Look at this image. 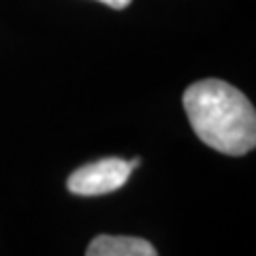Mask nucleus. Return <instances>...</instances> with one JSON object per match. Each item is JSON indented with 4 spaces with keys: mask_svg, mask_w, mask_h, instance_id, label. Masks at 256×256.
<instances>
[{
    "mask_svg": "<svg viewBox=\"0 0 256 256\" xmlns=\"http://www.w3.org/2000/svg\"><path fill=\"white\" fill-rule=\"evenodd\" d=\"M192 130L226 156H246L256 146V111L248 96L222 79H201L184 92Z\"/></svg>",
    "mask_w": 256,
    "mask_h": 256,
    "instance_id": "f257e3e1",
    "label": "nucleus"
},
{
    "mask_svg": "<svg viewBox=\"0 0 256 256\" xmlns=\"http://www.w3.org/2000/svg\"><path fill=\"white\" fill-rule=\"evenodd\" d=\"M141 160H124V158H100L96 162L79 166L66 180V188L70 194L77 196H100L116 192L130 178L134 166Z\"/></svg>",
    "mask_w": 256,
    "mask_h": 256,
    "instance_id": "f03ea898",
    "label": "nucleus"
},
{
    "mask_svg": "<svg viewBox=\"0 0 256 256\" xmlns=\"http://www.w3.org/2000/svg\"><path fill=\"white\" fill-rule=\"evenodd\" d=\"M86 256H158L148 239L126 235H98L88 246Z\"/></svg>",
    "mask_w": 256,
    "mask_h": 256,
    "instance_id": "7ed1b4c3",
    "label": "nucleus"
},
{
    "mask_svg": "<svg viewBox=\"0 0 256 256\" xmlns=\"http://www.w3.org/2000/svg\"><path fill=\"white\" fill-rule=\"evenodd\" d=\"M98 2H102V4L111 6V9H118V11H122V9H126V6L132 2V0H98Z\"/></svg>",
    "mask_w": 256,
    "mask_h": 256,
    "instance_id": "20e7f679",
    "label": "nucleus"
}]
</instances>
